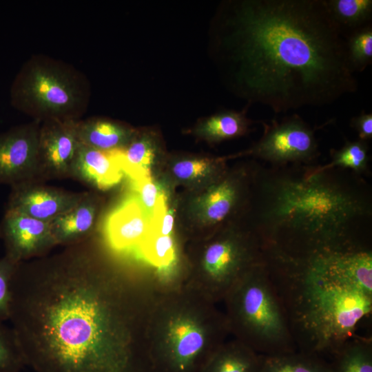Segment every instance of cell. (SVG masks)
Here are the masks:
<instances>
[{"label":"cell","mask_w":372,"mask_h":372,"mask_svg":"<svg viewBox=\"0 0 372 372\" xmlns=\"http://www.w3.org/2000/svg\"><path fill=\"white\" fill-rule=\"evenodd\" d=\"M331 372H372V340L354 336L329 362Z\"/></svg>","instance_id":"cell-22"},{"label":"cell","mask_w":372,"mask_h":372,"mask_svg":"<svg viewBox=\"0 0 372 372\" xmlns=\"http://www.w3.org/2000/svg\"><path fill=\"white\" fill-rule=\"evenodd\" d=\"M90 96V85L83 74L44 55L30 58L10 88L12 105L40 122L78 121L87 109Z\"/></svg>","instance_id":"cell-7"},{"label":"cell","mask_w":372,"mask_h":372,"mask_svg":"<svg viewBox=\"0 0 372 372\" xmlns=\"http://www.w3.org/2000/svg\"><path fill=\"white\" fill-rule=\"evenodd\" d=\"M237 198V188L231 180H225L211 187L203 198L200 205L204 220L216 223L230 213Z\"/></svg>","instance_id":"cell-25"},{"label":"cell","mask_w":372,"mask_h":372,"mask_svg":"<svg viewBox=\"0 0 372 372\" xmlns=\"http://www.w3.org/2000/svg\"><path fill=\"white\" fill-rule=\"evenodd\" d=\"M260 355L236 338L225 341L200 372H258Z\"/></svg>","instance_id":"cell-18"},{"label":"cell","mask_w":372,"mask_h":372,"mask_svg":"<svg viewBox=\"0 0 372 372\" xmlns=\"http://www.w3.org/2000/svg\"><path fill=\"white\" fill-rule=\"evenodd\" d=\"M75 120L41 123L38 143L37 180L70 178L79 141Z\"/></svg>","instance_id":"cell-11"},{"label":"cell","mask_w":372,"mask_h":372,"mask_svg":"<svg viewBox=\"0 0 372 372\" xmlns=\"http://www.w3.org/2000/svg\"><path fill=\"white\" fill-rule=\"evenodd\" d=\"M25 362L11 327L0 322V372H22Z\"/></svg>","instance_id":"cell-28"},{"label":"cell","mask_w":372,"mask_h":372,"mask_svg":"<svg viewBox=\"0 0 372 372\" xmlns=\"http://www.w3.org/2000/svg\"><path fill=\"white\" fill-rule=\"evenodd\" d=\"M325 2L329 14L343 34L345 30L353 32L371 23V0H325Z\"/></svg>","instance_id":"cell-23"},{"label":"cell","mask_w":372,"mask_h":372,"mask_svg":"<svg viewBox=\"0 0 372 372\" xmlns=\"http://www.w3.org/2000/svg\"><path fill=\"white\" fill-rule=\"evenodd\" d=\"M348 58L354 72H363L372 62V25L351 33L347 39Z\"/></svg>","instance_id":"cell-27"},{"label":"cell","mask_w":372,"mask_h":372,"mask_svg":"<svg viewBox=\"0 0 372 372\" xmlns=\"http://www.w3.org/2000/svg\"><path fill=\"white\" fill-rule=\"evenodd\" d=\"M98 210L94 196L83 192L77 203L50 222L56 246H72L87 240L94 229Z\"/></svg>","instance_id":"cell-16"},{"label":"cell","mask_w":372,"mask_h":372,"mask_svg":"<svg viewBox=\"0 0 372 372\" xmlns=\"http://www.w3.org/2000/svg\"><path fill=\"white\" fill-rule=\"evenodd\" d=\"M216 304L184 284H161L147 328L151 372L200 371L230 334Z\"/></svg>","instance_id":"cell-5"},{"label":"cell","mask_w":372,"mask_h":372,"mask_svg":"<svg viewBox=\"0 0 372 372\" xmlns=\"http://www.w3.org/2000/svg\"><path fill=\"white\" fill-rule=\"evenodd\" d=\"M258 372H331L329 362L299 351L291 353L260 355Z\"/></svg>","instance_id":"cell-21"},{"label":"cell","mask_w":372,"mask_h":372,"mask_svg":"<svg viewBox=\"0 0 372 372\" xmlns=\"http://www.w3.org/2000/svg\"><path fill=\"white\" fill-rule=\"evenodd\" d=\"M5 256L16 263L45 256L56 246L50 222L6 209L0 224Z\"/></svg>","instance_id":"cell-12"},{"label":"cell","mask_w":372,"mask_h":372,"mask_svg":"<svg viewBox=\"0 0 372 372\" xmlns=\"http://www.w3.org/2000/svg\"><path fill=\"white\" fill-rule=\"evenodd\" d=\"M156 146L146 134L134 136L120 150V165L124 174L134 182L151 176L150 168L156 157Z\"/></svg>","instance_id":"cell-19"},{"label":"cell","mask_w":372,"mask_h":372,"mask_svg":"<svg viewBox=\"0 0 372 372\" xmlns=\"http://www.w3.org/2000/svg\"><path fill=\"white\" fill-rule=\"evenodd\" d=\"M264 133L249 153L273 163L309 161L318 154L311 129L299 116L263 124Z\"/></svg>","instance_id":"cell-9"},{"label":"cell","mask_w":372,"mask_h":372,"mask_svg":"<svg viewBox=\"0 0 372 372\" xmlns=\"http://www.w3.org/2000/svg\"><path fill=\"white\" fill-rule=\"evenodd\" d=\"M216 163L214 160L204 158L186 159L173 166L174 174L181 180H193L209 174Z\"/></svg>","instance_id":"cell-30"},{"label":"cell","mask_w":372,"mask_h":372,"mask_svg":"<svg viewBox=\"0 0 372 372\" xmlns=\"http://www.w3.org/2000/svg\"><path fill=\"white\" fill-rule=\"evenodd\" d=\"M149 229V218L137 199L130 198L116 208L105 225L106 243L125 252L138 247Z\"/></svg>","instance_id":"cell-15"},{"label":"cell","mask_w":372,"mask_h":372,"mask_svg":"<svg viewBox=\"0 0 372 372\" xmlns=\"http://www.w3.org/2000/svg\"><path fill=\"white\" fill-rule=\"evenodd\" d=\"M324 174L314 170L303 177L282 178L271 187L263 246L291 254L364 247L351 225L364 214L363 204Z\"/></svg>","instance_id":"cell-4"},{"label":"cell","mask_w":372,"mask_h":372,"mask_svg":"<svg viewBox=\"0 0 372 372\" xmlns=\"http://www.w3.org/2000/svg\"><path fill=\"white\" fill-rule=\"evenodd\" d=\"M19 263L4 255L0 258V322L8 320L12 298V283Z\"/></svg>","instance_id":"cell-29"},{"label":"cell","mask_w":372,"mask_h":372,"mask_svg":"<svg viewBox=\"0 0 372 372\" xmlns=\"http://www.w3.org/2000/svg\"><path fill=\"white\" fill-rule=\"evenodd\" d=\"M41 123L33 120L0 133V185L37 180Z\"/></svg>","instance_id":"cell-10"},{"label":"cell","mask_w":372,"mask_h":372,"mask_svg":"<svg viewBox=\"0 0 372 372\" xmlns=\"http://www.w3.org/2000/svg\"><path fill=\"white\" fill-rule=\"evenodd\" d=\"M251 123L245 112L226 110L205 118L198 125L196 132L208 141L218 142L246 134Z\"/></svg>","instance_id":"cell-20"},{"label":"cell","mask_w":372,"mask_h":372,"mask_svg":"<svg viewBox=\"0 0 372 372\" xmlns=\"http://www.w3.org/2000/svg\"><path fill=\"white\" fill-rule=\"evenodd\" d=\"M121 149L102 151L79 143L70 178L102 191L118 185L124 174L120 165Z\"/></svg>","instance_id":"cell-14"},{"label":"cell","mask_w":372,"mask_h":372,"mask_svg":"<svg viewBox=\"0 0 372 372\" xmlns=\"http://www.w3.org/2000/svg\"><path fill=\"white\" fill-rule=\"evenodd\" d=\"M263 261L260 239L225 236L204 247L194 269L181 283L217 304L248 271Z\"/></svg>","instance_id":"cell-8"},{"label":"cell","mask_w":372,"mask_h":372,"mask_svg":"<svg viewBox=\"0 0 372 372\" xmlns=\"http://www.w3.org/2000/svg\"><path fill=\"white\" fill-rule=\"evenodd\" d=\"M76 125L79 143L102 151L124 148L136 134L132 128L106 118L78 120Z\"/></svg>","instance_id":"cell-17"},{"label":"cell","mask_w":372,"mask_h":372,"mask_svg":"<svg viewBox=\"0 0 372 372\" xmlns=\"http://www.w3.org/2000/svg\"><path fill=\"white\" fill-rule=\"evenodd\" d=\"M137 249L143 259L158 271H169L176 260L175 243L171 235H162L148 229Z\"/></svg>","instance_id":"cell-24"},{"label":"cell","mask_w":372,"mask_h":372,"mask_svg":"<svg viewBox=\"0 0 372 372\" xmlns=\"http://www.w3.org/2000/svg\"><path fill=\"white\" fill-rule=\"evenodd\" d=\"M7 208L50 222L74 206L83 193H73L30 180L11 187Z\"/></svg>","instance_id":"cell-13"},{"label":"cell","mask_w":372,"mask_h":372,"mask_svg":"<svg viewBox=\"0 0 372 372\" xmlns=\"http://www.w3.org/2000/svg\"><path fill=\"white\" fill-rule=\"evenodd\" d=\"M174 225L172 212L168 209L163 193L158 199L149 218V230L162 235H171Z\"/></svg>","instance_id":"cell-31"},{"label":"cell","mask_w":372,"mask_h":372,"mask_svg":"<svg viewBox=\"0 0 372 372\" xmlns=\"http://www.w3.org/2000/svg\"><path fill=\"white\" fill-rule=\"evenodd\" d=\"M264 262L299 351L331 358L371 314L372 297L340 278L324 251L265 247Z\"/></svg>","instance_id":"cell-3"},{"label":"cell","mask_w":372,"mask_h":372,"mask_svg":"<svg viewBox=\"0 0 372 372\" xmlns=\"http://www.w3.org/2000/svg\"><path fill=\"white\" fill-rule=\"evenodd\" d=\"M351 126L358 132L360 139L363 141L372 138V114L362 112L351 118Z\"/></svg>","instance_id":"cell-33"},{"label":"cell","mask_w":372,"mask_h":372,"mask_svg":"<svg viewBox=\"0 0 372 372\" xmlns=\"http://www.w3.org/2000/svg\"><path fill=\"white\" fill-rule=\"evenodd\" d=\"M107 244V243H106ZM87 240L18 265L10 322L34 372H151L147 328L162 284Z\"/></svg>","instance_id":"cell-1"},{"label":"cell","mask_w":372,"mask_h":372,"mask_svg":"<svg viewBox=\"0 0 372 372\" xmlns=\"http://www.w3.org/2000/svg\"><path fill=\"white\" fill-rule=\"evenodd\" d=\"M368 152L366 141H346L342 148L331 151L332 160L329 165L316 169L315 171L324 172L333 167H340L349 168L356 172H363L369 162Z\"/></svg>","instance_id":"cell-26"},{"label":"cell","mask_w":372,"mask_h":372,"mask_svg":"<svg viewBox=\"0 0 372 372\" xmlns=\"http://www.w3.org/2000/svg\"><path fill=\"white\" fill-rule=\"evenodd\" d=\"M223 301L230 334L257 353L298 351L264 261L248 271Z\"/></svg>","instance_id":"cell-6"},{"label":"cell","mask_w":372,"mask_h":372,"mask_svg":"<svg viewBox=\"0 0 372 372\" xmlns=\"http://www.w3.org/2000/svg\"><path fill=\"white\" fill-rule=\"evenodd\" d=\"M229 86L276 113L331 105L358 90L347 40L325 0H238L216 22Z\"/></svg>","instance_id":"cell-2"},{"label":"cell","mask_w":372,"mask_h":372,"mask_svg":"<svg viewBox=\"0 0 372 372\" xmlns=\"http://www.w3.org/2000/svg\"><path fill=\"white\" fill-rule=\"evenodd\" d=\"M133 183L138 196L137 200L149 218L158 199L164 192L153 180L152 176L140 179Z\"/></svg>","instance_id":"cell-32"}]
</instances>
